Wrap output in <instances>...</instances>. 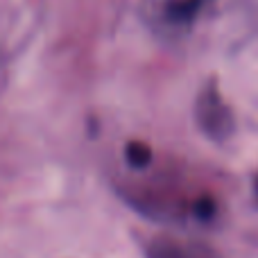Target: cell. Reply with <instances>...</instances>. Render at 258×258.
Here are the masks:
<instances>
[{
  "label": "cell",
  "mask_w": 258,
  "mask_h": 258,
  "mask_svg": "<svg viewBox=\"0 0 258 258\" xmlns=\"http://www.w3.org/2000/svg\"><path fill=\"white\" fill-rule=\"evenodd\" d=\"M195 120L200 132L213 143H224L227 138H231L233 129H236L231 109L222 100L215 84H209L200 91L195 102Z\"/></svg>",
  "instance_id": "1"
},
{
  "label": "cell",
  "mask_w": 258,
  "mask_h": 258,
  "mask_svg": "<svg viewBox=\"0 0 258 258\" xmlns=\"http://www.w3.org/2000/svg\"><path fill=\"white\" fill-rule=\"evenodd\" d=\"M145 18L161 34H181L192 25L202 9V0H147Z\"/></svg>",
  "instance_id": "2"
},
{
  "label": "cell",
  "mask_w": 258,
  "mask_h": 258,
  "mask_svg": "<svg viewBox=\"0 0 258 258\" xmlns=\"http://www.w3.org/2000/svg\"><path fill=\"white\" fill-rule=\"evenodd\" d=\"M145 258H222L213 247L195 240H179L170 236H156L147 240Z\"/></svg>",
  "instance_id": "3"
},
{
  "label": "cell",
  "mask_w": 258,
  "mask_h": 258,
  "mask_svg": "<svg viewBox=\"0 0 258 258\" xmlns=\"http://www.w3.org/2000/svg\"><path fill=\"white\" fill-rule=\"evenodd\" d=\"M125 159H127V163L132 165V168L143 170V168H147V163L152 161V152H150V147L147 145L134 141V143H129V145L125 147Z\"/></svg>",
  "instance_id": "4"
},
{
  "label": "cell",
  "mask_w": 258,
  "mask_h": 258,
  "mask_svg": "<svg viewBox=\"0 0 258 258\" xmlns=\"http://www.w3.org/2000/svg\"><path fill=\"white\" fill-rule=\"evenodd\" d=\"M256 195H258V181H256Z\"/></svg>",
  "instance_id": "5"
}]
</instances>
